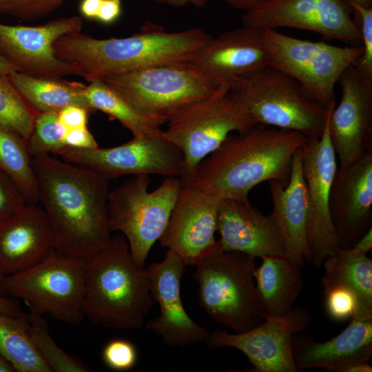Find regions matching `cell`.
Wrapping results in <instances>:
<instances>
[{"instance_id": "obj_1", "label": "cell", "mask_w": 372, "mask_h": 372, "mask_svg": "<svg viewBox=\"0 0 372 372\" xmlns=\"http://www.w3.org/2000/svg\"><path fill=\"white\" fill-rule=\"evenodd\" d=\"M32 166L55 249L85 259L105 248L112 238L107 218L110 180L49 154L32 157Z\"/></svg>"}, {"instance_id": "obj_2", "label": "cell", "mask_w": 372, "mask_h": 372, "mask_svg": "<svg viewBox=\"0 0 372 372\" xmlns=\"http://www.w3.org/2000/svg\"><path fill=\"white\" fill-rule=\"evenodd\" d=\"M307 136L298 132L257 124L230 134L182 183L219 199H248L257 185L278 180L286 185L295 153Z\"/></svg>"}, {"instance_id": "obj_3", "label": "cell", "mask_w": 372, "mask_h": 372, "mask_svg": "<svg viewBox=\"0 0 372 372\" xmlns=\"http://www.w3.org/2000/svg\"><path fill=\"white\" fill-rule=\"evenodd\" d=\"M213 37L200 28L168 32L152 23L125 38L95 39L79 32L54 43L56 56L74 75L90 83L143 68L189 62Z\"/></svg>"}, {"instance_id": "obj_4", "label": "cell", "mask_w": 372, "mask_h": 372, "mask_svg": "<svg viewBox=\"0 0 372 372\" xmlns=\"http://www.w3.org/2000/svg\"><path fill=\"white\" fill-rule=\"evenodd\" d=\"M85 317L95 325L117 329L141 328L153 299L145 271L138 267L121 234L85 258Z\"/></svg>"}, {"instance_id": "obj_5", "label": "cell", "mask_w": 372, "mask_h": 372, "mask_svg": "<svg viewBox=\"0 0 372 372\" xmlns=\"http://www.w3.org/2000/svg\"><path fill=\"white\" fill-rule=\"evenodd\" d=\"M229 95L256 124L292 130L308 137L324 132L328 107L313 100L293 78L269 64L242 75L229 85Z\"/></svg>"}, {"instance_id": "obj_6", "label": "cell", "mask_w": 372, "mask_h": 372, "mask_svg": "<svg viewBox=\"0 0 372 372\" xmlns=\"http://www.w3.org/2000/svg\"><path fill=\"white\" fill-rule=\"evenodd\" d=\"M194 266L198 304L214 322L233 333L263 322L254 284L256 258L225 251L218 242Z\"/></svg>"}, {"instance_id": "obj_7", "label": "cell", "mask_w": 372, "mask_h": 372, "mask_svg": "<svg viewBox=\"0 0 372 372\" xmlns=\"http://www.w3.org/2000/svg\"><path fill=\"white\" fill-rule=\"evenodd\" d=\"M221 85L207 98L180 105L167 114L165 138L182 153L188 178L198 164L217 149L232 132L244 133L257 125Z\"/></svg>"}, {"instance_id": "obj_8", "label": "cell", "mask_w": 372, "mask_h": 372, "mask_svg": "<svg viewBox=\"0 0 372 372\" xmlns=\"http://www.w3.org/2000/svg\"><path fill=\"white\" fill-rule=\"evenodd\" d=\"M149 176H133L110 191L107 202L110 231L125 238L135 264L144 268L154 244L168 223L180 187L179 178L165 177L154 190H148Z\"/></svg>"}, {"instance_id": "obj_9", "label": "cell", "mask_w": 372, "mask_h": 372, "mask_svg": "<svg viewBox=\"0 0 372 372\" xmlns=\"http://www.w3.org/2000/svg\"><path fill=\"white\" fill-rule=\"evenodd\" d=\"M4 289L8 296L23 300L31 313L79 326L85 318V259L55 249L38 265L6 276Z\"/></svg>"}, {"instance_id": "obj_10", "label": "cell", "mask_w": 372, "mask_h": 372, "mask_svg": "<svg viewBox=\"0 0 372 372\" xmlns=\"http://www.w3.org/2000/svg\"><path fill=\"white\" fill-rule=\"evenodd\" d=\"M268 64L297 81L315 101L328 107L342 72L361 56V45L337 46L260 30Z\"/></svg>"}, {"instance_id": "obj_11", "label": "cell", "mask_w": 372, "mask_h": 372, "mask_svg": "<svg viewBox=\"0 0 372 372\" xmlns=\"http://www.w3.org/2000/svg\"><path fill=\"white\" fill-rule=\"evenodd\" d=\"M103 81L141 110L166 117L180 105L210 96L220 86L191 61L151 66Z\"/></svg>"}, {"instance_id": "obj_12", "label": "cell", "mask_w": 372, "mask_h": 372, "mask_svg": "<svg viewBox=\"0 0 372 372\" xmlns=\"http://www.w3.org/2000/svg\"><path fill=\"white\" fill-rule=\"evenodd\" d=\"M55 155L110 180L125 175H159L180 179L184 174L183 156L163 131L133 136L110 147L89 149L65 146Z\"/></svg>"}, {"instance_id": "obj_13", "label": "cell", "mask_w": 372, "mask_h": 372, "mask_svg": "<svg viewBox=\"0 0 372 372\" xmlns=\"http://www.w3.org/2000/svg\"><path fill=\"white\" fill-rule=\"evenodd\" d=\"M334 107L329 113L322 135L307 138L302 147L308 196L307 242L311 262L317 268L327 257L341 249L330 212L331 191L338 171L336 154L329 132V118Z\"/></svg>"}, {"instance_id": "obj_14", "label": "cell", "mask_w": 372, "mask_h": 372, "mask_svg": "<svg viewBox=\"0 0 372 372\" xmlns=\"http://www.w3.org/2000/svg\"><path fill=\"white\" fill-rule=\"evenodd\" d=\"M347 0H263L242 17L256 30L291 28L361 45L360 29Z\"/></svg>"}, {"instance_id": "obj_15", "label": "cell", "mask_w": 372, "mask_h": 372, "mask_svg": "<svg viewBox=\"0 0 372 372\" xmlns=\"http://www.w3.org/2000/svg\"><path fill=\"white\" fill-rule=\"evenodd\" d=\"M261 324L242 333L222 330L209 332L205 341L209 349L231 347L246 355L253 372H296L292 354V338L310 325L309 310L294 305L280 317L265 319Z\"/></svg>"}, {"instance_id": "obj_16", "label": "cell", "mask_w": 372, "mask_h": 372, "mask_svg": "<svg viewBox=\"0 0 372 372\" xmlns=\"http://www.w3.org/2000/svg\"><path fill=\"white\" fill-rule=\"evenodd\" d=\"M82 24L79 16L34 26L0 23V54L17 72L29 76L61 79L74 75L70 65L56 56L54 43L65 35L79 32Z\"/></svg>"}, {"instance_id": "obj_17", "label": "cell", "mask_w": 372, "mask_h": 372, "mask_svg": "<svg viewBox=\"0 0 372 372\" xmlns=\"http://www.w3.org/2000/svg\"><path fill=\"white\" fill-rule=\"evenodd\" d=\"M338 83L341 98L331 112L329 132L339 168H344L372 149V78L352 64Z\"/></svg>"}, {"instance_id": "obj_18", "label": "cell", "mask_w": 372, "mask_h": 372, "mask_svg": "<svg viewBox=\"0 0 372 372\" xmlns=\"http://www.w3.org/2000/svg\"><path fill=\"white\" fill-rule=\"evenodd\" d=\"M186 264L167 250L163 260L145 269L148 288L159 305L160 315L146 324V329L167 345L184 347L205 342L209 331L195 322L186 312L180 296V283Z\"/></svg>"}, {"instance_id": "obj_19", "label": "cell", "mask_w": 372, "mask_h": 372, "mask_svg": "<svg viewBox=\"0 0 372 372\" xmlns=\"http://www.w3.org/2000/svg\"><path fill=\"white\" fill-rule=\"evenodd\" d=\"M220 200L181 182L168 223L159 238L161 246L176 253L186 265L194 266L218 244L215 232Z\"/></svg>"}, {"instance_id": "obj_20", "label": "cell", "mask_w": 372, "mask_h": 372, "mask_svg": "<svg viewBox=\"0 0 372 372\" xmlns=\"http://www.w3.org/2000/svg\"><path fill=\"white\" fill-rule=\"evenodd\" d=\"M330 212L341 248L351 247L371 227L372 149L344 168H338Z\"/></svg>"}, {"instance_id": "obj_21", "label": "cell", "mask_w": 372, "mask_h": 372, "mask_svg": "<svg viewBox=\"0 0 372 372\" xmlns=\"http://www.w3.org/2000/svg\"><path fill=\"white\" fill-rule=\"evenodd\" d=\"M350 319L341 333L325 342L294 334L291 346L296 371L320 368L343 372L349 365L369 362L372 356V311H356Z\"/></svg>"}, {"instance_id": "obj_22", "label": "cell", "mask_w": 372, "mask_h": 372, "mask_svg": "<svg viewBox=\"0 0 372 372\" xmlns=\"http://www.w3.org/2000/svg\"><path fill=\"white\" fill-rule=\"evenodd\" d=\"M218 242L225 251L254 258L285 254L278 226L271 214L265 216L248 199L220 200L217 213Z\"/></svg>"}, {"instance_id": "obj_23", "label": "cell", "mask_w": 372, "mask_h": 372, "mask_svg": "<svg viewBox=\"0 0 372 372\" xmlns=\"http://www.w3.org/2000/svg\"><path fill=\"white\" fill-rule=\"evenodd\" d=\"M54 250V229L43 207L27 204L0 225V273L4 277L38 265Z\"/></svg>"}, {"instance_id": "obj_24", "label": "cell", "mask_w": 372, "mask_h": 372, "mask_svg": "<svg viewBox=\"0 0 372 372\" xmlns=\"http://www.w3.org/2000/svg\"><path fill=\"white\" fill-rule=\"evenodd\" d=\"M218 85L268 64L259 30L243 26L212 37L191 61Z\"/></svg>"}, {"instance_id": "obj_25", "label": "cell", "mask_w": 372, "mask_h": 372, "mask_svg": "<svg viewBox=\"0 0 372 372\" xmlns=\"http://www.w3.org/2000/svg\"><path fill=\"white\" fill-rule=\"evenodd\" d=\"M302 147L294 154L289 180L286 185L269 181L274 218L282 238L285 254L300 268L311 262L307 236L308 196L302 166Z\"/></svg>"}, {"instance_id": "obj_26", "label": "cell", "mask_w": 372, "mask_h": 372, "mask_svg": "<svg viewBox=\"0 0 372 372\" xmlns=\"http://www.w3.org/2000/svg\"><path fill=\"white\" fill-rule=\"evenodd\" d=\"M260 258L254 280L263 318L282 316L294 306L303 288L300 268L285 254Z\"/></svg>"}, {"instance_id": "obj_27", "label": "cell", "mask_w": 372, "mask_h": 372, "mask_svg": "<svg viewBox=\"0 0 372 372\" xmlns=\"http://www.w3.org/2000/svg\"><path fill=\"white\" fill-rule=\"evenodd\" d=\"M322 265L324 294L334 288H347L357 297L358 311H372V260L367 255L353 247L341 248L327 257Z\"/></svg>"}, {"instance_id": "obj_28", "label": "cell", "mask_w": 372, "mask_h": 372, "mask_svg": "<svg viewBox=\"0 0 372 372\" xmlns=\"http://www.w3.org/2000/svg\"><path fill=\"white\" fill-rule=\"evenodd\" d=\"M25 101L37 112H59L70 105L90 108L85 96L87 85L62 79L29 76L19 72L8 75Z\"/></svg>"}, {"instance_id": "obj_29", "label": "cell", "mask_w": 372, "mask_h": 372, "mask_svg": "<svg viewBox=\"0 0 372 372\" xmlns=\"http://www.w3.org/2000/svg\"><path fill=\"white\" fill-rule=\"evenodd\" d=\"M85 96L93 112L101 111L110 118L118 121L133 136L160 132V127L167 122L165 116L141 110L103 80L90 82L86 87Z\"/></svg>"}, {"instance_id": "obj_30", "label": "cell", "mask_w": 372, "mask_h": 372, "mask_svg": "<svg viewBox=\"0 0 372 372\" xmlns=\"http://www.w3.org/2000/svg\"><path fill=\"white\" fill-rule=\"evenodd\" d=\"M0 354L18 372H52L32 344L28 313L12 316L0 311Z\"/></svg>"}, {"instance_id": "obj_31", "label": "cell", "mask_w": 372, "mask_h": 372, "mask_svg": "<svg viewBox=\"0 0 372 372\" xmlns=\"http://www.w3.org/2000/svg\"><path fill=\"white\" fill-rule=\"evenodd\" d=\"M0 169L17 184L28 204H37V181L27 144L18 134L1 125Z\"/></svg>"}, {"instance_id": "obj_32", "label": "cell", "mask_w": 372, "mask_h": 372, "mask_svg": "<svg viewBox=\"0 0 372 372\" xmlns=\"http://www.w3.org/2000/svg\"><path fill=\"white\" fill-rule=\"evenodd\" d=\"M28 331L38 353L52 372H87L90 367L79 358L59 347L50 334L43 316L28 313Z\"/></svg>"}, {"instance_id": "obj_33", "label": "cell", "mask_w": 372, "mask_h": 372, "mask_svg": "<svg viewBox=\"0 0 372 372\" xmlns=\"http://www.w3.org/2000/svg\"><path fill=\"white\" fill-rule=\"evenodd\" d=\"M37 113L8 76L0 74V125L18 134L26 143Z\"/></svg>"}, {"instance_id": "obj_34", "label": "cell", "mask_w": 372, "mask_h": 372, "mask_svg": "<svg viewBox=\"0 0 372 372\" xmlns=\"http://www.w3.org/2000/svg\"><path fill=\"white\" fill-rule=\"evenodd\" d=\"M67 129L59 119L57 112H38L32 132L26 141L32 157L56 153L65 147Z\"/></svg>"}, {"instance_id": "obj_35", "label": "cell", "mask_w": 372, "mask_h": 372, "mask_svg": "<svg viewBox=\"0 0 372 372\" xmlns=\"http://www.w3.org/2000/svg\"><path fill=\"white\" fill-rule=\"evenodd\" d=\"M65 0H0V12L33 21L57 9Z\"/></svg>"}, {"instance_id": "obj_36", "label": "cell", "mask_w": 372, "mask_h": 372, "mask_svg": "<svg viewBox=\"0 0 372 372\" xmlns=\"http://www.w3.org/2000/svg\"><path fill=\"white\" fill-rule=\"evenodd\" d=\"M349 2V1H348ZM351 7L361 36L363 52L353 63L363 74L372 78V7H363L349 2Z\"/></svg>"}, {"instance_id": "obj_37", "label": "cell", "mask_w": 372, "mask_h": 372, "mask_svg": "<svg viewBox=\"0 0 372 372\" xmlns=\"http://www.w3.org/2000/svg\"><path fill=\"white\" fill-rule=\"evenodd\" d=\"M102 358L105 365L110 369L125 371L135 366L137 351L131 342L124 339H114L105 346Z\"/></svg>"}, {"instance_id": "obj_38", "label": "cell", "mask_w": 372, "mask_h": 372, "mask_svg": "<svg viewBox=\"0 0 372 372\" xmlns=\"http://www.w3.org/2000/svg\"><path fill=\"white\" fill-rule=\"evenodd\" d=\"M27 204L17 184L0 169V225L14 216Z\"/></svg>"}, {"instance_id": "obj_39", "label": "cell", "mask_w": 372, "mask_h": 372, "mask_svg": "<svg viewBox=\"0 0 372 372\" xmlns=\"http://www.w3.org/2000/svg\"><path fill=\"white\" fill-rule=\"evenodd\" d=\"M324 296L327 311L329 316L336 321L351 318L358 309L357 297L347 288H334Z\"/></svg>"}, {"instance_id": "obj_40", "label": "cell", "mask_w": 372, "mask_h": 372, "mask_svg": "<svg viewBox=\"0 0 372 372\" xmlns=\"http://www.w3.org/2000/svg\"><path fill=\"white\" fill-rule=\"evenodd\" d=\"M90 112L85 108L70 105L58 112L60 122L67 130L87 127Z\"/></svg>"}, {"instance_id": "obj_41", "label": "cell", "mask_w": 372, "mask_h": 372, "mask_svg": "<svg viewBox=\"0 0 372 372\" xmlns=\"http://www.w3.org/2000/svg\"><path fill=\"white\" fill-rule=\"evenodd\" d=\"M64 144L65 146L81 149L99 147L87 127L67 130L64 137Z\"/></svg>"}, {"instance_id": "obj_42", "label": "cell", "mask_w": 372, "mask_h": 372, "mask_svg": "<svg viewBox=\"0 0 372 372\" xmlns=\"http://www.w3.org/2000/svg\"><path fill=\"white\" fill-rule=\"evenodd\" d=\"M121 13V0H101L96 20L105 24H110L118 19Z\"/></svg>"}, {"instance_id": "obj_43", "label": "cell", "mask_w": 372, "mask_h": 372, "mask_svg": "<svg viewBox=\"0 0 372 372\" xmlns=\"http://www.w3.org/2000/svg\"><path fill=\"white\" fill-rule=\"evenodd\" d=\"M101 0H81L79 6L81 14L89 19H95Z\"/></svg>"}, {"instance_id": "obj_44", "label": "cell", "mask_w": 372, "mask_h": 372, "mask_svg": "<svg viewBox=\"0 0 372 372\" xmlns=\"http://www.w3.org/2000/svg\"><path fill=\"white\" fill-rule=\"evenodd\" d=\"M0 311L12 316H19L23 313L16 301L1 295H0Z\"/></svg>"}, {"instance_id": "obj_45", "label": "cell", "mask_w": 372, "mask_h": 372, "mask_svg": "<svg viewBox=\"0 0 372 372\" xmlns=\"http://www.w3.org/2000/svg\"><path fill=\"white\" fill-rule=\"evenodd\" d=\"M351 247L362 254L367 255L372 248V228L370 227Z\"/></svg>"}, {"instance_id": "obj_46", "label": "cell", "mask_w": 372, "mask_h": 372, "mask_svg": "<svg viewBox=\"0 0 372 372\" xmlns=\"http://www.w3.org/2000/svg\"><path fill=\"white\" fill-rule=\"evenodd\" d=\"M236 9L248 10L260 4L263 0H225Z\"/></svg>"}, {"instance_id": "obj_47", "label": "cell", "mask_w": 372, "mask_h": 372, "mask_svg": "<svg viewBox=\"0 0 372 372\" xmlns=\"http://www.w3.org/2000/svg\"><path fill=\"white\" fill-rule=\"evenodd\" d=\"M159 3H167L173 6H183L188 3L192 4L196 7L200 8L203 6L207 0H154Z\"/></svg>"}, {"instance_id": "obj_48", "label": "cell", "mask_w": 372, "mask_h": 372, "mask_svg": "<svg viewBox=\"0 0 372 372\" xmlns=\"http://www.w3.org/2000/svg\"><path fill=\"white\" fill-rule=\"evenodd\" d=\"M372 367L368 362H358L346 367L343 372H371Z\"/></svg>"}, {"instance_id": "obj_49", "label": "cell", "mask_w": 372, "mask_h": 372, "mask_svg": "<svg viewBox=\"0 0 372 372\" xmlns=\"http://www.w3.org/2000/svg\"><path fill=\"white\" fill-rule=\"evenodd\" d=\"M15 72V68L0 54V74L9 75Z\"/></svg>"}, {"instance_id": "obj_50", "label": "cell", "mask_w": 372, "mask_h": 372, "mask_svg": "<svg viewBox=\"0 0 372 372\" xmlns=\"http://www.w3.org/2000/svg\"><path fill=\"white\" fill-rule=\"evenodd\" d=\"M15 371L10 363L0 354V372Z\"/></svg>"}, {"instance_id": "obj_51", "label": "cell", "mask_w": 372, "mask_h": 372, "mask_svg": "<svg viewBox=\"0 0 372 372\" xmlns=\"http://www.w3.org/2000/svg\"><path fill=\"white\" fill-rule=\"evenodd\" d=\"M350 3H353L363 7H370L372 4V0H347Z\"/></svg>"}, {"instance_id": "obj_52", "label": "cell", "mask_w": 372, "mask_h": 372, "mask_svg": "<svg viewBox=\"0 0 372 372\" xmlns=\"http://www.w3.org/2000/svg\"><path fill=\"white\" fill-rule=\"evenodd\" d=\"M4 278L5 277L0 273V295L8 296L4 289Z\"/></svg>"}]
</instances>
